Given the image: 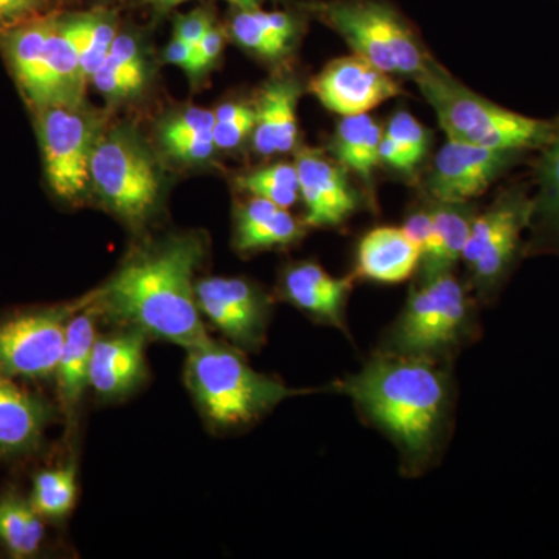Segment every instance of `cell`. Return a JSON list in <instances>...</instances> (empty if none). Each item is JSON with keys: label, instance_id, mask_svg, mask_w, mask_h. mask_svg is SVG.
I'll list each match as a JSON object with an SVG mask.
<instances>
[{"label": "cell", "instance_id": "6da1fadb", "mask_svg": "<svg viewBox=\"0 0 559 559\" xmlns=\"http://www.w3.org/2000/svg\"><path fill=\"white\" fill-rule=\"evenodd\" d=\"M451 362L377 349L358 373L330 390L347 395L360 417L392 441L404 476L419 477L450 440L457 399Z\"/></svg>", "mask_w": 559, "mask_h": 559}, {"label": "cell", "instance_id": "7a4b0ae2", "mask_svg": "<svg viewBox=\"0 0 559 559\" xmlns=\"http://www.w3.org/2000/svg\"><path fill=\"white\" fill-rule=\"evenodd\" d=\"M204 257L198 237L183 235L135 253L94 293L92 307L142 331L189 349L212 342L197 300L194 271Z\"/></svg>", "mask_w": 559, "mask_h": 559}, {"label": "cell", "instance_id": "3957f363", "mask_svg": "<svg viewBox=\"0 0 559 559\" xmlns=\"http://www.w3.org/2000/svg\"><path fill=\"white\" fill-rule=\"evenodd\" d=\"M477 304L469 285L460 282L454 271L417 277L378 349L452 360L479 337Z\"/></svg>", "mask_w": 559, "mask_h": 559}, {"label": "cell", "instance_id": "277c9868", "mask_svg": "<svg viewBox=\"0 0 559 559\" xmlns=\"http://www.w3.org/2000/svg\"><path fill=\"white\" fill-rule=\"evenodd\" d=\"M414 81L448 140L481 148L535 153L549 139L551 119H533L489 102L455 79L433 57Z\"/></svg>", "mask_w": 559, "mask_h": 559}, {"label": "cell", "instance_id": "5b68a950", "mask_svg": "<svg viewBox=\"0 0 559 559\" xmlns=\"http://www.w3.org/2000/svg\"><path fill=\"white\" fill-rule=\"evenodd\" d=\"M186 378L202 412L221 428L248 426L282 401L312 392L259 373L240 353L213 341L189 349Z\"/></svg>", "mask_w": 559, "mask_h": 559}, {"label": "cell", "instance_id": "8992f818", "mask_svg": "<svg viewBox=\"0 0 559 559\" xmlns=\"http://www.w3.org/2000/svg\"><path fill=\"white\" fill-rule=\"evenodd\" d=\"M305 9L337 33L353 53L392 76L414 80L432 55L389 0H322Z\"/></svg>", "mask_w": 559, "mask_h": 559}, {"label": "cell", "instance_id": "52a82bcc", "mask_svg": "<svg viewBox=\"0 0 559 559\" xmlns=\"http://www.w3.org/2000/svg\"><path fill=\"white\" fill-rule=\"evenodd\" d=\"M532 218V190L527 183H511L499 191L471 226L462 261L469 274V288L481 305H492L525 259L524 234Z\"/></svg>", "mask_w": 559, "mask_h": 559}, {"label": "cell", "instance_id": "ba28073f", "mask_svg": "<svg viewBox=\"0 0 559 559\" xmlns=\"http://www.w3.org/2000/svg\"><path fill=\"white\" fill-rule=\"evenodd\" d=\"M90 183L114 213L131 224L145 221L159 200L156 162L124 128L102 132L92 153Z\"/></svg>", "mask_w": 559, "mask_h": 559}, {"label": "cell", "instance_id": "9c48e42d", "mask_svg": "<svg viewBox=\"0 0 559 559\" xmlns=\"http://www.w3.org/2000/svg\"><path fill=\"white\" fill-rule=\"evenodd\" d=\"M38 131L51 190L64 200H75L91 182L100 121L83 105L44 106L39 108Z\"/></svg>", "mask_w": 559, "mask_h": 559}, {"label": "cell", "instance_id": "30bf717a", "mask_svg": "<svg viewBox=\"0 0 559 559\" xmlns=\"http://www.w3.org/2000/svg\"><path fill=\"white\" fill-rule=\"evenodd\" d=\"M94 300L28 312L0 322V377L43 380L57 374L69 320Z\"/></svg>", "mask_w": 559, "mask_h": 559}, {"label": "cell", "instance_id": "8fae6325", "mask_svg": "<svg viewBox=\"0 0 559 559\" xmlns=\"http://www.w3.org/2000/svg\"><path fill=\"white\" fill-rule=\"evenodd\" d=\"M528 154L527 151L481 148L448 140L430 165L425 194L437 201L476 200Z\"/></svg>", "mask_w": 559, "mask_h": 559}, {"label": "cell", "instance_id": "7c38bea8", "mask_svg": "<svg viewBox=\"0 0 559 559\" xmlns=\"http://www.w3.org/2000/svg\"><path fill=\"white\" fill-rule=\"evenodd\" d=\"M198 307L238 348L259 349L266 337L270 300L242 278L212 277L197 282Z\"/></svg>", "mask_w": 559, "mask_h": 559}, {"label": "cell", "instance_id": "4fadbf2b", "mask_svg": "<svg viewBox=\"0 0 559 559\" xmlns=\"http://www.w3.org/2000/svg\"><path fill=\"white\" fill-rule=\"evenodd\" d=\"M310 91L326 109L342 117L369 114L381 103L403 94L395 76L358 55L329 62L311 81Z\"/></svg>", "mask_w": 559, "mask_h": 559}, {"label": "cell", "instance_id": "5bb4252c", "mask_svg": "<svg viewBox=\"0 0 559 559\" xmlns=\"http://www.w3.org/2000/svg\"><path fill=\"white\" fill-rule=\"evenodd\" d=\"M300 197L304 200L305 226L316 229L340 227L359 209V197L340 162L322 151L305 148L297 153Z\"/></svg>", "mask_w": 559, "mask_h": 559}, {"label": "cell", "instance_id": "9a60e30c", "mask_svg": "<svg viewBox=\"0 0 559 559\" xmlns=\"http://www.w3.org/2000/svg\"><path fill=\"white\" fill-rule=\"evenodd\" d=\"M356 275L333 277L312 261L290 264L280 280V294L305 314L349 336L347 307Z\"/></svg>", "mask_w": 559, "mask_h": 559}, {"label": "cell", "instance_id": "2e32d148", "mask_svg": "<svg viewBox=\"0 0 559 559\" xmlns=\"http://www.w3.org/2000/svg\"><path fill=\"white\" fill-rule=\"evenodd\" d=\"M533 165L532 218L525 238L527 257L559 259V112L551 119L549 139Z\"/></svg>", "mask_w": 559, "mask_h": 559}, {"label": "cell", "instance_id": "e0dca14e", "mask_svg": "<svg viewBox=\"0 0 559 559\" xmlns=\"http://www.w3.org/2000/svg\"><path fill=\"white\" fill-rule=\"evenodd\" d=\"M145 341L146 334L134 329L95 341L91 388L106 399L127 395L138 388L146 377Z\"/></svg>", "mask_w": 559, "mask_h": 559}, {"label": "cell", "instance_id": "ac0fdd59", "mask_svg": "<svg viewBox=\"0 0 559 559\" xmlns=\"http://www.w3.org/2000/svg\"><path fill=\"white\" fill-rule=\"evenodd\" d=\"M301 94L299 80L278 76L261 91L257 102V123L252 132L253 148L260 156L289 153L299 139L297 105Z\"/></svg>", "mask_w": 559, "mask_h": 559}, {"label": "cell", "instance_id": "d6986e66", "mask_svg": "<svg viewBox=\"0 0 559 559\" xmlns=\"http://www.w3.org/2000/svg\"><path fill=\"white\" fill-rule=\"evenodd\" d=\"M421 249L401 227L382 226L360 238L356 249V278L396 285L406 282L418 271Z\"/></svg>", "mask_w": 559, "mask_h": 559}, {"label": "cell", "instance_id": "ffe728a7", "mask_svg": "<svg viewBox=\"0 0 559 559\" xmlns=\"http://www.w3.org/2000/svg\"><path fill=\"white\" fill-rule=\"evenodd\" d=\"M51 418L46 401L0 377V454L35 450Z\"/></svg>", "mask_w": 559, "mask_h": 559}, {"label": "cell", "instance_id": "44dd1931", "mask_svg": "<svg viewBox=\"0 0 559 559\" xmlns=\"http://www.w3.org/2000/svg\"><path fill=\"white\" fill-rule=\"evenodd\" d=\"M426 202L432 216L433 242L419 261L418 277L454 271L479 212L473 201H437L426 197Z\"/></svg>", "mask_w": 559, "mask_h": 559}, {"label": "cell", "instance_id": "7402d4cb", "mask_svg": "<svg viewBox=\"0 0 559 559\" xmlns=\"http://www.w3.org/2000/svg\"><path fill=\"white\" fill-rule=\"evenodd\" d=\"M304 231V226L290 215L288 209L252 197L238 209L234 245L245 253L286 248L299 241Z\"/></svg>", "mask_w": 559, "mask_h": 559}, {"label": "cell", "instance_id": "603a6c76", "mask_svg": "<svg viewBox=\"0 0 559 559\" xmlns=\"http://www.w3.org/2000/svg\"><path fill=\"white\" fill-rule=\"evenodd\" d=\"M55 22L57 17H35L7 28L2 38L14 75L20 80L27 97L38 108L43 102L47 40L53 31Z\"/></svg>", "mask_w": 559, "mask_h": 559}, {"label": "cell", "instance_id": "cb8c5ba5", "mask_svg": "<svg viewBox=\"0 0 559 559\" xmlns=\"http://www.w3.org/2000/svg\"><path fill=\"white\" fill-rule=\"evenodd\" d=\"M94 312V307L87 305L72 316L66 329L57 378L62 403L70 414L79 407L84 389L90 385L92 349L97 341Z\"/></svg>", "mask_w": 559, "mask_h": 559}, {"label": "cell", "instance_id": "d4e9b609", "mask_svg": "<svg viewBox=\"0 0 559 559\" xmlns=\"http://www.w3.org/2000/svg\"><path fill=\"white\" fill-rule=\"evenodd\" d=\"M381 124L369 114L342 117L330 140L334 159L355 173L367 189H373V175L380 162Z\"/></svg>", "mask_w": 559, "mask_h": 559}, {"label": "cell", "instance_id": "484cf974", "mask_svg": "<svg viewBox=\"0 0 559 559\" xmlns=\"http://www.w3.org/2000/svg\"><path fill=\"white\" fill-rule=\"evenodd\" d=\"M43 539V516L32 502L14 495L0 499V543L14 558L32 557Z\"/></svg>", "mask_w": 559, "mask_h": 559}, {"label": "cell", "instance_id": "4316f807", "mask_svg": "<svg viewBox=\"0 0 559 559\" xmlns=\"http://www.w3.org/2000/svg\"><path fill=\"white\" fill-rule=\"evenodd\" d=\"M64 21L79 49L84 80L91 81L108 58L117 36L116 22L109 13L103 11L79 14Z\"/></svg>", "mask_w": 559, "mask_h": 559}, {"label": "cell", "instance_id": "83f0119b", "mask_svg": "<svg viewBox=\"0 0 559 559\" xmlns=\"http://www.w3.org/2000/svg\"><path fill=\"white\" fill-rule=\"evenodd\" d=\"M237 186L252 197L263 198L283 209H289L300 197L296 165L288 162L246 173L237 178Z\"/></svg>", "mask_w": 559, "mask_h": 559}, {"label": "cell", "instance_id": "f1b7e54d", "mask_svg": "<svg viewBox=\"0 0 559 559\" xmlns=\"http://www.w3.org/2000/svg\"><path fill=\"white\" fill-rule=\"evenodd\" d=\"M76 469L69 465L66 468L43 471L35 477L32 506L40 516L61 520L68 516L75 506Z\"/></svg>", "mask_w": 559, "mask_h": 559}, {"label": "cell", "instance_id": "f546056e", "mask_svg": "<svg viewBox=\"0 0 559 559\" xmlns=\"http://www.w3.org/2000/svg\"><path fill=\"white\" fill-rule=\"evenodd\" d=\"M230 33L241 47L266 60H278L293 46L272 32L266 13L261 9H237L231 14Z\"/></svg>", "mask_w": 559, "mask_h": 559}, {"label": "cell", "instance_id": "4dcf8cb0", "mask_svg": "<svg viewBox=\"0 0 559 559\" xmlns=\"http://www.w3.org/2000/svg\"><path fill=\"white\" fill-rule=\"evenodd\" d=\"M215 112L216 123L213 127V140L216 150H234L242 140L252 134L257 123V110L240 103H226Z\"/></svg>", "mask_w": 559, "mask_h": 559}, {"label": "cell", "instance_id": "1f68e13d", "mask_svg": "<svg viewBox=\"0 0 559 559\" xmlns=\"http://www.w3.org/2000/svg\"><path fill=\"white\" fill-rule=\"evenodd\" d=\"M384 134L395 140L400 146H403L417 167L428 156L430 132L407 110H396L390 117Z\"/></svg>", "mask_w": 559, "mask_h": 559}, {"label": "cell", "instance_id": "d6a6232c", "mask_svg": "<svg viewBox=\"0 0 559 559\" xmlns=\"http://www.w3.org/2000/svg\"><path fill=\"white\" fill-rule=\"evenodd\" d=\"M105 61L120 70L134 84L135 90H142L143 81H145V68H143L138 43L132 36L124 35V33L117 35Z\"/></svg>", "mask_w": 559, "mask_h": 559}, {"label": "cell", "instance_id": "836d02e7", "mask_svg": "<svg viewBox=\"0 0 559 559\" xmlns=\"http://www.w3.org/2000/svg\"><path fill=\"white\" fill-rule=\"evenodd\" d=\"M165 148L176 159L186 162H202L215 153L216 145L213 131L190 132V134L162 138Z\"/></svg>", "mask_w": 559, "mask_h": 559}, {"label": "cell", "instance_id": "e575fe53", "mask_svg": "<svg viewBox=\"0 0 559 559\" xmlns=\"http://www.w3.org/2000/svg\"><path fill=\"white\" fill-rule=\"evenodd\" d=\"M401 229L421 249V257L428 252L433 242V223L426 200L407 213Z\"/></svg>", "mask_w": 559, "mask_h": 559}, {"label": "cell", "instance_id": "d590c367", "mask_svg": "<svg viewBox=\"0 0 559 559\" xmlns=\"http://www.w3.org/2000/svg\"><path fill=\"white\" fill-rule=\"evenodd\" d=\"M216 119L213 110L190 108L183 110L180 116L175 117L165 124L162 138L173 135L190 134V132L213 131Z\"/></svg>", "mask_w": 559, "mask_h": 559}, {"label": "cell", "instance_id": "8d00e7d4", "mask_svg": "<svg viewBox=\"0 0 559 559\" xmlns=\"http://www.w3.org/2000/svg\"><path fill=\"white\" fill-rule=\"evenodd\" d=\"M94 86L97 87L102 94L109 98H127L134 95V84L131 83L120 70L112 68L109 62H103L102 68L94 73L91 79Z\"/></svg>", "mask_w": 559, "mask_h": 559}, {"label": "cell", "instance_id": "74e56055", "mask_svg": "<svg viewBox=\"0 0 559 559\" xmlns=\"http://www.w3.org/2000/svg\"><path fill=\"white\" fill-rule=\"evenodd\" d=\"M50 0H0V28L20 25L35 20L40 10L49 5Z\"/></svg>", "mask_w": 559, "mask_h": 559}, {"label": "cell", "instance_id": "f35d334b", "mask_svg": "<svg viewBox=\"0 0 559 559\" xmlns=\"http://www.w3.org/2000/svg\"><path fill=\"white\" fill-rule=\"evenodd\" d=\"M212 25L207 11L194 10L186 16L178 17L175 36L189 44V46L197 47Z\"/></svg>", "mask_w": 559, "mask_h": 559}, {"label": "cell", "instance_id": "ab89813d", "mask_svg": "<svg viewBox=\"0 0 559 559\" xmlns=\"http://www.w3.org/2000/svg\"><path fill=\"white\" fill-rule=\"evenodd\" d=\"M223 33H221L219 28H216L215 25H212L210 31L205 33L204 38L194 47V55H197L200 73L207 70L210 66L215 64L216 60L219 58L221 51H223Z\"/></svg>", "mask_w": 559, "mask_h": 559}, {"label": "cell", "instance_id": "60d3db41", "mask_svg": "<svg viewBox=\"0 0 559 559\" xmlns=\"http://www.w3.org/2000/svg\"><path fill=\"white\" fill-rule=\"evenodd\" d=\"M165 60L170 64L178 66V68L186 70L190 76L197 79L200 76V69H198L197 55H194V47L183 43L182 39L173 38L165 49Z\"/></svg>", "mask_w": 559, "mask_h": 559}, {"label": "cell", "instance_id": "b9f144b4", "mask_svg": "<svg viewBox=\"0 0 559 559\" xmlns=\"http://www.w3.org/2000/svg\"><path fill=\"white\" fill-rule=\"evenodd\" d=\"M150 3H153L157 10H168L173 9V7L179 5V3L187 2V0H148ZM231 5L237 7V9H260L261 3L264 0H227Z\"/></svg>", "mask_w": 559, "mask_h": 559}]
</instances>
